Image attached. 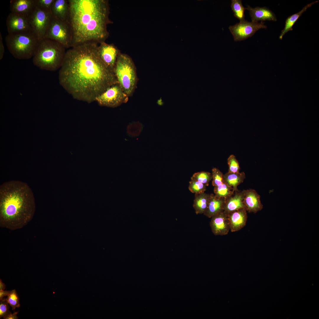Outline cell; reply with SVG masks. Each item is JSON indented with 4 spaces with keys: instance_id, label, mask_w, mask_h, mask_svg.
Instances as JSON below:
<instances>
[{
    "instance_id": "obj_11",
    "label": "cell",
    "mask_w": 319,
    "mask_h": 319,
    "mask_svg": "<svg viewBox=\"0 0 319 319\" xmlns=\"http://www.w3.org/2000/svg\"><path fill=\"white\" fill-rule=\"evenodd\" d=\"M97 52L99 58L103 64L114 72L120 51L114 44H108L104 42L98 44Z\"/></svg>"
},
{
    "instance_id": "obj_2",
    "label": "cell",
    "mask_w": 319,
    "mask_h": 319,
    "mask_svg": "<svg viewBox=\"0 0 319 319\" xmlns=\"http://www.w3.org/2000/svg\"><path fill=\"white\" fill-rule=\"evenodd\" d=\"M71 47L89 42L98 44L108 38L110 8L106 0H68Z\"/></svg>"
},
{
    "instance_id": "obj_24",
    "label": "cell",
    "mask_w": 319,
    "mask_h": 319,
    "mask_svg": "<svg viewBox=\"0 0 319 319\" xmlns=\"http://www.w3.org/2000/svg\"><path fill=\"white\" fill-rule=\"evenodd\" d=\"M214 195L217 197L226 199L233 195L235 191L232 188L223 183L219 185L214 187Z\"/></svg>"
},
{
    "instance_id": "obj_32",
    "label": "cell",
    "mask_w": 319,
    "mask_h": 319,
    "mask_svg": "<svg viewBox=\"0 0 319 319\" xmlns=\"http://www.w3.org/2000/svg\"><path fill=\"white\" fill-rule=\"evenodd\" d=\"M6 299L0 300V318H4L11 312L9 311V307Z\"/></svg>"
},
{
    "instance_id": "obj_23",
    "label": "cell",
    "mask_w": 319,
    "mask_h": 319,
    "mask_svg": "<svg viewBox=\"0 0 319 319\" xmlns=\"http://www.w3.org/2000/svg\"><path fill=\"white\" fill-rule=\"evenodd\" d=\"M210 194L205 193L195 194L193 207L197 214H204L208 204Z\"/></svg>"
},
{
    "instance_id": "obj_31",
    "label": "cell",
    "mask_w": 319,
    "mask_h": 319,
    "mask_svg": "<svg viewBox=\"0 0 319 319\" xmlns=\"http://www.w3.org/2000/svg\"><path fill=\"white\" fill-rule=\"evenodd\" d=\"M55 0H35V6L46 11H51Z\"/></svg>"
},
{
    "instance_id": "obj_6",
    "label": "cell",
    "mask_w": 319,
    "mask_h": 319,
    "mask_svg": "<svg viewBox=\"0 0 319 319\" xmlns=\"http://www.w3.org/2000/svg\"><path fill=\"white\" fill-rule=\"evenodd\" d=\"M118 83L129 97L136 87L138 79L136 69L131 58L128 55L119 54L114 69Z\"/></svg>"
},
{
    "instance_id": "obj_33",
    "label": "cell",
    "mask_w": 319,
    "mask_h": 319,
    "mask_svg": "<svg viewBox=\"0 0 319 319\" xmlns=\"http://www.w3.org/2000/svg\"><path fill=\"white\" fill-rule=\"evenodd\" d=\"M4 48L2 38L1 32H0V59L1 60L4 56Z\"/></svg>"
},
{
    "instance_id": "obj_21",
    "label": "cell",
    "mask_w": 319,
    "mask_h": 319,
    "mask_svg": "<svg viewBox=\"0 0 319 319\" xmlns=\"http://www.w3.org/2000/svg\"><path fill=\"white\" fill-rule=\"evenodd\" d=\"M245 178V175L244 172H227L223 175V183L232 188L235 192L238 191L237 186L243 182Z\"/></svg>"
},
{
    "instance_id": "obj_5",
    "label": "cell",
    "mask_w": 319,
    "mask_h": 319,
    "mask_svg": "<svg viewBox=\"0 0 319 319\" xmlns=\"http://www.w3.org/2000/svg\"><path fill=\"white\" fill-rule=\"evenodd\" d=\"M5 40L10 53L19 59L33 57L40 41L32 31L8 34Z\"/></svg>"
},
{
    "instance_id": "obj_16",
    "label": "cell",
    "mask_w": 319,
    "mask_h": 319,
    "mask_svg": "<svg viewBox=\"0 0 319 319\" xmlns=\"http://www.w3.org/2000/svg\"><path fill=\"white\" fill-rule=\"evenodd\" d=\"M246 210L242 208L228 214L230 230L232 232L238 231L246 225L247 219Z\"/></svg>"
},
{
    "instance_id": "obj_8",
    "label": "cell",
    "mask_w": 319,
    "mask_h": 319,
    "mask_svg": "<svg viewBox=\"0 0 319 319\" xmlns=\"http://www.w3.org/2000/svg\"><path fill=\"white\" fill-rule=\"evenodd\" d=\"M28 17L32 32L40 40L43 39L53 17L51 12L35 6Z\"/></svg>"
},
{
    "instance_id": "obj_4",
    "label": "cell",
    "mask_w": 319,
    "mask_h": 319,
    "mask_svg": "<svg viewBox=\"0 0 319 319\" xmlns=\"http://www.w3.org/2000/svg\"><path fill=\"white\" fill-rule=\"evenodd\" d=\"M66 48L53 40L44 38L40 41L32 57L34 64L41 69L54 71L60 68Z\"/></svg>"
},
{
    "instance_id": "obj_34",
    "label": "cell",
    "mask_w": 319,
    "mask_h": 319,
    "mask_svg": "<svg viewBox=\"0 0 319 319\" xmlns=\"http://www.w3.org/2000/svg\"><path fill=\"white\" fill-rule=\"evenodd\" d=\"M18 312H14V313H10L3 318L4 319H17L18 317L17 316Z\"/></svg>"
},
{
    "instance_id": "obj_30",
    "label": "cell",
    "mask_w": 319,
    "mask_h": 319,
    "mask_svg": "<svg viewBox=\"0 0 319 319\" xmlns=\"http://www.w3.org/2000/svg\"><path fill=\"white\" fill-rule=\"evenodd\" d=\"M212 185L214 186L219 185L223 183L222 173L218 169L214 167L212 170Z\"/></svg>"
},
{
    "instance_id": "obj_17",
    "label": "cell",
    "mask_w": 319,
    "mask_h": 319,
    "mask_svg": "<svg viewBox=\"0 0 319 319\" xmlns=\"http://www.w3.org/2000/svg\"><path fill=\"white\" fill-rule=\"evenodd\" d=\"M51 12L53 18L69 22V6L68 0H55Z\"/></svg>"
},
{
    "instance_id": "obj_12",
    "label": "cell",
    "mask_w": 319,
    "mask_h": 319,
    "mask_svg": "<svg viewBox=\"0 0 319 319\" xmlns=\"http://www.w3.org/2000/svg\"><path fill=\"white\" fill-rule=\"evenodd\" d=\"M6 25L8 34L32 31L28 17L13 12L8 14Z\"/></svg>"
},
{
    "instance_id": "obj_19",
    "label": "cell",
    "mask_w": 319,
    "mask_h": 319,
    "mask_svg": "<svg viewBox=\"0 0 319 319\" xmlns=\"http://www.w3.org/2000/svg\"><path fill=\"white\" fill-rule=\"evenodd\" d=\"M244 196V190L235 191L233 195L225 199L224 211L228 215L234 211L245 208Z\"/></svg>"
},
{
    "instance_id": "obj_36",
    "label": "cell",
    "mask_w": 319,
    "mask_h": 319,
    "mask_svg": "<svg viewBox=\"0 0 319 319\" xmlns=\"http://www.w3.org/2000/svg\"><path fill=\"white\" fill-rule=\"evenodd\" d=\"M6 288L5 285L2 282L1 279L0 280V290H4Z\"/></svg>"
},
{
    "instance_id": "obj_14",
    "label": "cell",
    "mask_w": 319,
    "mask_h": 319,
    "mask_svg": "<svg viewBox=\"0 0 319 319\" xmlns=\"http://www.w3.org/2000/svg\"><path fill=\"white\" fill-rule=\"evenodd\" d=\"M244 190L243 203L245 208L248 212L255 213L263 208L260 200V196L253 189Z\"/></svg>"
},
{
    "instance_id": "obj_10",
    "label": "cell",
    "mask_w": 319,
    "mask_h": 319,
    "mask_svg": "<svg viewBox=\"0 0 319 319\" xmlns=\"http://www.w3.org/2000/svg\"><path fill=\"white\" fill-rule=\"evenodd\" d=\"M266 27L263 22H249L245 20L230 26L229 29L234 40L238 41L244 40L252 36L259 29Z\"/></svg>"
},
{
    "instance_id": "obj_9",
    "label": "cell",
    "mask_w": 319,
    "mask_h": 319,
    "mask_svg": "<svg viewBox=\"0 0 319 319\" xmlns=\"http://www.w3.org/2000/svg\"><path fill=\"white\" fill-rule=\"evenodd\" d=\"M129 97L117 83L108 88L96 98L101 106L114 108L126 102Z\"/></svg>"
},
{
    "instance_id": "obj_27",
    "label": "cell",
    "mask_w": 319,
    "mask_h": 319,
    "mask_svg": "<svg viewBox=\"0 0 319 319\" xmlns=\"http://www.w3.org/2000/svg\"><path fill=\"white\" fill-rule=\"evenodd\" d=\"M206 186L204 184L194 180L191 179L189 182L188 189L193 193L199 194L204 193Z\"/></svg>"
},
{
    "instance_id": "obj_15",
    "label": "cell",
    "mask_w": 319,
    "mask_h": 319,
    "mask_svg": "<svg viewBox=\"0 0 319 319\" xmlns=\"http://www.w3.org/2000/svg\"><path fill=\"white\" fill-rule=\"evenodd\" d=\"M248 10L252 21L258 22L259 21H276V17L275 14L266 7L257 6L252 8L249 6L245 8Z\"/></svg>"
},
{
    "instance_id": "obj_13",
    "label": "cell",
    "mask_w": 319,
    "mask_h": 319,
    "mask_svg": "<svg viewBox=\"0 0 319 319\" xmlns=\"http://www.w3.org/2000/svg\"><path fill=\"white\" fill-rule=\"evenodd\" d=\"M210 223L211 231L216 235L227 234L230 230L228 215L224 211L215 215L211 218Z\"/></svg>"
},
{
    "instance_id": "obj_20",
    "label": "cell",
    "mask_w": 319,
    "mask_h": 319,
    "mask_svg": "<svg viewBox=\"0 0 319 319\" xmlns=\"http://www.w3.org/2000/svg\"><path fill=\"white\" fill-rule=\"evenodd\" d=\"M225 201L224 198H219L214 194H210L207 207L203 214L209 218H211L224 211Z\"/></svg>"
},
{
    "instance_id": "obj_1",
    "label": "cell",
    "mask_w": 319,
    "mask_h": 319,
    "mask_svg": "<svg viewBox=\"0 0 319 319\" xmlns=\"http://www.w3.org/2000/svg\"><path fill=\"white\" fill-rule=\"evenodd\" d=\"M98 45L89 42L69 48L59 72L63 88L74 99L89 103L118 83L114 72L100 59Z\"/></svg>"
},
{
    "instance_id": "obj_7",
    "label": "cell",
    "mask_w": 319,
    "mask_h": 319,
    "mask_svg": "<svg viewBox=\"0 0 319 319\" xmlns=\"http://www.w3.org/2000/svg\"><path fill=\"white\" fill-rule=\"evenodd\" d=\"M44 38L55 41L66 49L71 48L72 33L69 22L53 17Z\"/></svg>"
},
{
    "instance_id": "obj_26",
    "label": "cell",
    "mask_w": 319,
    "mask_h": 319,
    "mask_svg": "<svg viewBox=\"0 0 319 319\" xmlns=\"http://www.w3.org/2000/svg\"><path fill=\"white\" fill-rule=\"evenodd\" d=\"M193 179L202 183L206 186H208L209 183L212 179V175L209 172L201 171L195 173L191 178Z\"/></svg>"
},
{
    "instance_id": "obj_35",
    "label": "cell",
    "mask_w": 319,
    "mask_h": 319,
    "mask_svg": "<svg viewBox=\"0 0 319 319\" xmlns=\"http://www.w3.org/2000/svg\"><path fill=\"white\" fill-rule=\"evenodd\" d=\"M10 291H4V290H0V300H1L3 298L6 296H7L10 293Z\"/></svg>"
},
{
    "instance_id": "obj_18",
    "label": "cell",
    "mask_w": 319,
    "mask_h": 319,
    "mask_svg": "<svg viewBox=\"0 0 319 319\" xmlns=\"http://www.w3.org/2000/svg\"><path fill=\"white\" fill-rule=\"evenodd\" d=\"M35 6V0H12L10 1L11 12L27 17Z\"/></svg>"
},
{
    "instance_id": "obj_22",
    "label": "cell",
    "mask_w": 319,
    "mask_h": 319,
    "mask_svg": "<svg viewBox=\"0 0 319 319\" xmlns=\"http://www.w3.org/2000/svg\"><path fill=\"white\" fill-rule=\"evenodd\" d=\"M318 1H313L307 4L300 12L288 17L285 21L284 28L281 31V33L279 36V39L281 40L283 36L286 33L289 31L292 30H293L292 27L293 25L298 18L302 15L303 13L305 12L308 8L310 7L313 4L317 3Z\"/></svg>"
},
{
    "instance_id": "obj_28",
    "label": "cell",
    "mask_w": 319,
    "mask_h": 319,
    "mask_svg": "<svg viewBox=\"0 0 319 319\" xmlns=\"http://www.w3.org/2000/svg\"><path fill=\"white\" fill-rule=\"evenodd\" d=\"M7 296L6 300L12 307V310H14L16 308L20 307L19 298L16 290L13 289L10 291Z\"/></svg>"
},
{
    "instance_id": "obj_3",
    "label": "cell",
    "mask_w": 319,
    "mask_h": 319,
    "mask_svg": "<svg viewBox=\"0 0 319 319\" xmlns=\"http://www.w3.org/2000/svg\"><path fill=\"white\" fill-rule=\"evenodd\" d=\"M33 193L25 182L13 180L0 186V226L11 230L21 229L32 219L35 211Z\"/></svg>"
},
{
    "instance_id": "obj_29",
    "label": "cell",
    "mask_w": 319,
    "mask_h": 319,
    "mask_svg": "<svg viewBox=\"0 0 319 319\" xmlns=\"http://www.w3.org/2000/svg\"><path fill=\"white\" fill-rule=\"evenodd\" d=\"M229 169L228 172L238 173L240 167L239 162L235 155L233 154L229 156L227 160Z\"/></svg>"
},
{
    "instance_id": "obj_25",
    "label": "cell",
    "mask_w": 319,
    "mask_h": 319,
    "mask_svg": "<svg viewBox=\"0 0 319 319\" xmlns=\"http://www.w3.org/2000/svg\"><path fill=\"white\" fill-rule=\"evenodd\" d=\"M231 7L234 16L240 22L245 20L244 12L246 8L242 5V0H231Z\"/></svg>"
}]
</instances>
